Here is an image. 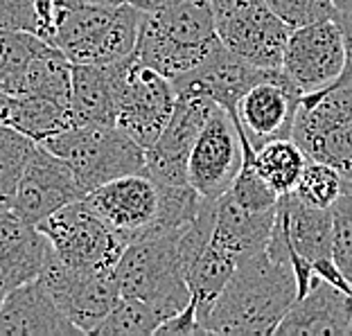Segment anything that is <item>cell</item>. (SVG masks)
Wrapping results in <instances>:
<instances>
[{"mask_svg":"<svg viewBox=\"0 0 352 336\" xmlns=\"http://www.w3.org/2000/svg\"><path fill=\"white\" fill-rule=\"evenodd\" d=\"M206 246L208 233L192 221L129 242L116 267L120 295L149 302L167 321L192 300L186 273Z\"/></svg>","mask_w":352,"mask_h":336,"instance_id":"1","label":"cell"},{"mask_svg":"<svg viewBox=\"0 0 352 336\" xmlns=\"http://www.w3.org/2000/svg\"><path fill=\"white\" fill-rule=\"evenodd\" d=\"M298 284L289 262L262 253L237 264L212 309L204 318L206 334H276L294 305Z\"/></svg>","mask_w":352,"mask_h":336,"instance_id":"2","label":"cell"},{"mask_svg":"<svg viewBox=\"0 0 352 336\" xmlns=\"http://www.w3.org/2000/svg\"><path fill=\"white\" fill-rule=\"evenodd\" d=\"M219 45L210 0H172L142 12L133 54L174 82L201 66Z\"/></svg>","mask_w":352,"mask_h":336,"instance_id":"3","label":"cell"},{"mask_svg":"<svg viewBox=\"0 0 352 336\" xmlns=\"http://www.w3.org/2000/svg\"><path fill=\"white\" fill-rule=\"evenodd\" d=\"M142 10L116 7H59L52 45L73 63H116L135 50Z\"/></svg>","mask_w":352,"mask_h":336,"instance_id":"4","label":"cell"},{"mask_svg":"<svg viewBox=\"0 0 352 336\" xmlns=\"http://www.w3.org/2000/svg\"><path fill=\"white\" fill-rule=\"evenodd\" d=\"M38 145L73 167L86 194L120 176L145 174L147 149L118 124H75Z\"/></svg>","mask_w":352,"mask_h":336,"instance_id":"5","label":"cell"},{"mask_svg":"<svg viewBox=\"0 0 352 336\" xmlns=\"http://www.w3.org/2000/svg\"><path fill=\"white\" fill-rule=\"evenodd\" d=\"M116 91V124L149 149L161 138L176 109L172 79L145 66L135 54L111 63Z\"/></svg>","mask_w":352,"mask_h":336,"instance_id":"6","label":"cell"},{"mask_svg":"<svg viewBox=\"0 0 352 336\" xmlns=\"http://www.w3.org/2000/svg\"><path fill=\"white\" fill-rule=\"evenodd\" d=\"M292 138L309 161L332 165L352 183V84L302 95Z\"/></svg>","mask_w":352,"mask_h":336,"instance_id":"7","label":"cell"},{"mask_svg":"<svg viewBox=\"0 0 352 336\" xmlns=\"http://www.w3.org/2000/svg\"><path fill=\"white\" fill-rule=\"evenodd\" d=\"M52 253L68 267L86 271H116L126 242L84 199L59 208L38 223Z\"/></svg>","mask_w":352,"mask_h":336,"instance_id":"8","label":"cell"},{"mask_svg":"<svg viewBox=\"0 0 352 336\" xmlns=\"http://www.w3.org/2000/svg\"><path fill=\"white\" fill-rule=\"evenodd\" d=\"M219 43L258 68L283 66L292 27L264 0H210Z\"/></svg>","mask_w":352,"mask_h":336,"instance_id":"9","label":"cell"},{"mask_svg":"<svg viewBox=\"0 0 352 336\" xmlns=\"http://www.w3.org/2000/svg\"><path fill=\"white\" fill-rule=\"evenodd\" d=\"M251 142L239 131L237 120L217 107L199 133L188 161V181L208 201H219L233 188Z\"/></svg>","mask_w":352,"mask_h":336,"instance_id":"10","label":"cell"},{"mask_svg":"<svg viewBox=\"0 0 352 336\" xmlns=\"http://www.w3.org/2000/svg\"><path fill=\"white\" fill-rule=\"evenodd\" d=\"M47 291L68 316L79 334H93L120 300L116 271H86L68 267L57 255H47L43 273L38 276Z\"/></svg>","mask_w":352,"mask_h":336,"instance_id":"11","label":"cell"},{"mask_svg":"<svg viewBox=\"0 0 352 336\" xmlns=\"http://www.w3.org/2000/svg\"><path fill=\"white\" fill-rule=\"evenodd\" d=\"M302 91L296 86L283 66L267 68L237 102L235 120L239 131L253 149L276 138H292L294 120L300 109Z\"/></svg>","mask_w":352,"mask_h":336,"instance_id":"12","label":"cell"},{"mask_svg":"<svg viewBox=\"0 0 352 336\" xmlns=\"http://www.w3.org/2000/svg\"><path fill=\"white\" fill-rule=\"evenodd\" d=\"M84 201L129 244L156 233L163 194L151 176L126 174L91 190Z\"/></svg>","mask_w":352,"mask_h":336,"instance_id":"13","label":"cell"},{"mask_svg":"<svg viewBox=\"0 0 352 336\" xmlns=\"http://www.w3.org/2000/svg\"><path fill=\"white\" fill-rule=\"evenodd\" d=\"M346 63V47L337 19L292 30L285 47L283 70L302 91L311 95L325 91L339 79Z\"/></svg>","mask_w":352,"mask_h":336,"instance_id":"14","label":"cell"},{"mask_svg":"<svg viewBox=\"0 0 352 336\" xmlns=\"http://www.w3.org/2000/svg\"><path fill=\"white\" fill-rule=\"evenodd\" d=\"M217 107L204 95H176L170 122L145 154V174L161 186H188L190 151Z\"/></svg>","mask_w":352,"mask_h":336,"instance_id":"15","label":"cell"},{"mask_svg":"<svg viewBox=\"0 0 352 336\" xmlns=\"http://www.w3.org/2000/svg\"><path fill=\"white\" fill-rule=\"evenodd\" d=\"M84 197L86 192L79 186L73 167L57 154H52L50 149L36 145L25 172L21 176L12 212L38 226L59 208Z\"/></svg>","mask_w":352,"mask_h":336,"instance_id":"16","label":"cell"},{"mask_svg":"<svg viewBox=\"0 0 352 336\" xmlns=\"http://www.w3.org/2000/svg\"><path fill=\"white\" fill-rule=\"evenodd\" d=\"M267 251L283 262H289L292 253L311 264L332 258V208L311 205L296 192L283 194Z\"/></svg>","mask_w":352,"mask_h":336,"instance_id":"17","label":"cell"},{"mask_svg":"<svg viewBox=\"0 0 352 336\" xmlns=\"http://www.w3.org/2000/svg\"><path fill=\"white\" fill-rule=\"evenodd\" d=\"M264 70L267 68L253 66L219 45L201 66L174 79L172 84L176 95H204V98L217 102L235 117L237 102L258 79H262Z\"/></svg>","mask_w":352,"mask_h":336,"instance_id":"18","label":"cell"},{"mask_svg":"<svg viewBox=\"0 0 352 336\" xmlns=\"http://www.w3.org/2000/svg\"><path fill=\"white\" fill-rule=\"evenodd\" d=\"M352 293L330 284L321 276L311 282L309 291L294 300L280 321V336H350Z\"/></svg>","mask_w":352,"mask_h":336,"instance_id":"19","label":"cell"},{"mask_svg":"<svg viewBox=\"0 0 352 336\" xmlns=\"http://www.w3.org/2000/svg\"><path fill=\"white\" fill-rule=\"evenodd\" d=\"M47 291L41 278L7 291L0 307V336H43V334H77Z\"/></svg>","mask_w":352,"mask_h":336,"instance_id":"20","label":"cell"},{"mask_svg":"<svg viewBox=\"0 0 352 336\" xmlns=\"http://www.w3.org/2000/svg\"><path fill=\"white\" fill-rule=\"evenodd\" d=\"M50 255V242L38 226L16 212H0V284L7 291L36 280Z\"/></svg>","mask_w":352,"mask_h":336,"instance_id":"21","label":"cell"},{"mask_svg":"<svg viewBox=\"0 0 352 336\" xmlns=\"http://www.w3.org/2000/svg\"><path fill=\"white\" fill-rule=\"evenodd\" d=\"M276 208L249 210V208L235 203L228 194H223L214 208L210 244L228 253L237 264L262 253L269 246L271 233H274Z\"/></svg>","mask_w":352,"mask_h":336,"instance_id":"22","label":"cell"},{"mask_svg":"<svg viewBox=\"0 0 352 336\" xmlns=\"http://www.w3.org/2000/svg\"><path fill=\"white\" fill-rule=\"evenodd\" d=\"M70 113L75 124H116V91L111 63H75Z\"/></svg>","mask_w":352,"mask_h":336,"instance_id":"23","label":"cell"},{"mask_svg":"<svg viewBox=\"0 0 352 336\" xmlns=\"http://www.w3.org/2000/svg\"><path fill=\"white\" fill-rule=\"evenodd\" d=\"M0 122L12 129L25 133L34 142H45L47 138L75 126L68 104L38 98V95H10L0 115Z\"/></svg>","mask_w":352,"mask_h":336,"instance_id":"24","label":"cell"},{"mask_svg":"<svg viewBox=\"0 0 352 336\" xmlns=\"http://www.w3.org/2000/svg\"><path fill=\"white\" fill-rule=\"evenodd\" d=\"M246 161L283 197L298 186L300 174L307 165V156L294 138H276L264 142L258 149L246 151Z\"/></svg>","mask_w":352,"mask_h":336,"instance_id":"25","label":"cell"},{"mask_svg":"<svg viewBox=\"0 0 352 336\" xmlns=\"http://www.w3.org/2000/svg\"><path fill=\"white\" fill-rule=\"evenodd\" d=\"M235 269H237V262L210 242H208L204 253L199 255V258L192 262V267L188 269L186 280H188L192 300L197 302V314H199L201 327H204V318L208 316V311L212 309L214 300L219 298V293L223 291V287L228 284V280L233 278Z\"/></svg>","mask_w":352,"mask_h":336,"instance_id":"26","label":"cell"},{"mask_svg":"<svg viewBox=\"0 0 352 336\" xmlns=\"http://www.w3.org/2000/svg\"><path fill=\"white\" fill-rule=\"evenodd\" d=\"M47 45L41 36L30 32L0 30V91L7 95H23L30 66Z\"/></svg>","mask_w":352,"mask_h":336,"instance_id":"27","label":"cell"},{"mask_svg":"<svg viewBox=\"0 0 352 336\" xmlns=\"http://www.w3.org/2000/svg\"><path fill=\"white\" fill-rule=\"evenodd\" d=\"M73 66L75 63L70 61L59 47L47 45L45 50L32 61L30 73H28V82H25V93L68 104L70 107Z\"/></svg>","mask_w":352,"mask_h":336,"instance_id":"28","label":"cell"},{"mask_svg":"<svg viewBox=\"0 0 352 336\" xmlns=\"http://www.w3.org/2000/svg\"><path fill=\"white\" fill-rule=\"evenodd\" d=\"M38 142L25 133L0 122V212H10L19 190L21 176L25 172Z\"/></svg>","mask_w":352,"mask_h":336,"instance_id":"29","label":"cell"},{"mask_svg":"<svg viewBox=\"0 0 352 336\" xmlns=\"http://www.w3.org/2000/svg\"><path fill=\"white\" fill-rule=\"evenodd\" d=\"M59 0H0V30L30 32L43 41H54Z\"/></svg>","mask_w":352,"mask_h":336,"instance_id":"30","label":"cell"},{"mask_svg":"<svg viewBox=\"0 0 352 336\" xmlns=\"http://www.w3.org/2000/svg\"><path fill=\"white\" fill-rule=\"evenodd\" d=\"M165 323V314L154 305L138 298L120 295V300L109 311L107 318L98 325L93 334L100 336H147Z\"/></svg>","mask_w":352,"mask_h":336,"instance_id":"31","label":"cell"},{"mask_svg":"<svg viewBox=\"0 0 352 336\" xmlns=\"http://www.w3.org/2000/svg\"><path fill=\"white\" fill-rule=\"evenodd\" d=\"M348 183L350 181L343 179L332 165L309 161L307 158V165H305V170H302L300 181L294 192L311 205L332 208L337 203V199L343 194V190L348 188Z\"/></svg>","mask_w":352,"mask_h":336,"instance_id":"32","label":"cell"},{"mask_svg":"<svg viewBox=\"0 0 352 336\" xmlns=\"http://www.w3.org/2000/svg\"><path fill=\"white\" fill-rule=\"evenodd\" d=\"M332 258L352 284V183L332 205Z\"/></svg>","mask_w":352,"mask_h":336,"instance_id":"33","label":"cell"},{"mask_svg":"<svg viewBox=\"0 0 352 336\" xmlns=\"http://www.w3.org/2000/svg\"><path fill=\"white\" fill-rule=\"evenodd\" d=\"M226 194L233 199L235 203L249 208V210H271L280 201V194L269 186L262 176L255 172V167L244 161V167L235 179L233 188Z\"/></svg>","mask_w":352,"mask_h":336,"instance_id":"34","label":"cell"},{"mask_svg":"<svg viewBox=\"0 0 352 336\" xmlns=\"http://www.w3.org/2000/svg\"><path fill=\"white\" fill-rule=\"evenodd\" d=\"M292 30L334 19V0H264Z\"/></svg>","mask_w":352,"mask_h":336,"instance_id":"35","label":"cell"},{"mask_svg":"<svg viewBox=\"0 0 352 336\" xmlns=\"http://www.w3.org/2000/svg\"><path fill=\"white\" fill-rule=\"evenodd\" d=\"M156 334H176V336H190V334H206L201 323H199L197 302L190 300L181 311H176L167 321L158 327Z\"/></svg>","mask_w":352,"mask_h":336,"instance_id":"36","label":"cell"},{"mask_svg":"<svg viewBox=\"0 0 352 336\" xmlns=\"http://www.w3.org/2000/svg\"><path fill=\"white\" fill-rule=\"evenodd\" d=\"M334 19H337L341 27L343 47H346V63H343V70L337 82L330 86V88H339V86L352 84V7H339V10L334 12ZM330 88H325V91H330Z\"/></svg>","mask_w":352,"mask_h":336,"instance_id":"37","label":"cell"},{"mask_svg":"<svg viewBox=\"0 0 352 336\" xmlns=\"http://www.w3.org/2000/svg\"><path fill=\"white\" fill-rule=\"evenodd\" d=\"M126 0H59V7H116Z\"/></svg>","mask_w":352,"mask_h":336,"instance_id":"38","label":"cell"},{"mask_svg":"<svg viewBox=\"0 0 352 336\" xmlns=\"http://www.w3.org/2000/svg\"><path fill=\"white\" fill-rule=\"evenodd\" d=\"M126 3H131L133 7H138L142 12H151V10H158V7H163L167 3H172V0H126Z\"/></svg>","mask_w":352,"mask_h":336,"instance_id":"39","label":"cell"},{"mask_svg":"<svg viewBox=\"0 0 352 336\" xmlns=\"http://www.w3.org/2000/svg\"><path fill=\"white\" fill-rule=\"evenodd\" d=\"M7 98H10V95L0 91V115H3V109H5V104H7Z\"/></svg>","mask_w":352,"mask_h":336,"instance_id":"40","label":"cell"},{"mask_svg":"<svg viewBox=\"0 0 352 336\" xmlns=\"http://www.w3.org/2000/svg\"><path fill=\"white\" fill-rule=\"evenodd\" d=\"M334 5H337V10L339 7H352V0H334Z\"/></svg>","mask_w":352,"mask_h":336,"instance_id":"41","label":"cell"},{"mask_svg":"<svg viewBox=\"0 0 352 336\" xmlns=\"http://www.w3.org/2000/svg\"><path fill=\"white\" fill-rule=\"evenodd\" d=\"M5 295H7V289L3 284H0V307H3V300H5Z\"/></svg>","mask_w":352,"mask_h":336,"instance_id":"42","label":"cell"},{"mask_svg":"<svg viewBox=\"0 0 352 336\" xmlns=\"http://www.w3.org/2000/svg\"><path fill=\"white\" fill-rule=\"evenodd\" d=\"M350 336H352V323H350Z\"/></svg>","mask_w":352,"mask_h":336,"instance_id":"43","label":"cell"}]
</instances>
